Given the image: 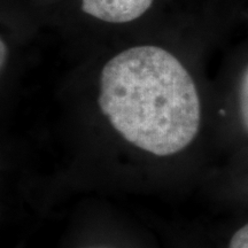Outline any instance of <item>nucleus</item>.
Wrapping results in <instances>:
<instances>
[{
    "label": "nucleus",
    "mask_w": 248,
    "mask_h": 248,
    "mask_svg": "<svg viewBox=\"0 0 248 248\" xmlns=\"http://www.w3.org/2000/svg\"><path fill=\"white\" fill-rule=\"evenodd\" d=\"M98 102L126 141L157 156L183 151L199 132L194 80L159 46H135L111 58L102 68Z\"/></svg>",
    "instance_id": "nucleus-1"
},
{
    "label": "nucleus",
    "mask_w": 248,
    "mask_h": 248,
    "mask_svg": "<svg viewBox=\"0 0 248 248\" xmlns=\"http://www.w3.org/2000/svg\"><path fill=\"white\" fill-rule=\"evenodd\" d=\"M154 0H82L86 14L108 23H128L150 9Z\"/></svg>",
    "instance_id": "nucleus-2"
},
{
    "label": "nucleus",
    "mask_w": 248,
    "mask_h": 248,
    "mask_svg": "<svg viewBox=\"0 0 248 248\" xmlns=\"http://www.w3.org/2000/svg\"><path fill=\"white\" fill-rule=\"evenodd\" d=\"M239 107L240 115L245 129L248 131V67L244 73L239 90Z\"/></svg>",
    "instance_id": "nucleus-3"
},
{
    "label": "nucleus",
    "mask_w": 248,
    "mask_h": 248,
    "mask_svg": "<svg viewBox=\"0 0 248 248\" xmlns=\"http://www.w3.org/2000/svg\"><path fill=\"white\" fill-rule=\"evenodd\" d=\"M229 248H248V223L232 235Z\"/></svg>",
    "instance_id": "nucleus-4"
},
{
    "label": "nucleus",
    "mask_w": 248,
    "mask_h": 248,
    "mask_svg": "<svg viewBox=\"0 0 248 248\" xmlns=\"http://www.w3.org/2000/svg\"><path fill=\"white\" fill-rule=\"evenodd\" d=\"M6 59H7V46H6L4 40H1V67H4L6 63Z\"/></svg>",
    "instance_id": "nucleus-5"
}]
</instances>
